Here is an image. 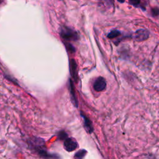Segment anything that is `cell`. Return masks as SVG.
<instances>
[{"instance_id":"30bf717a","label":"cell","mask_w":159,"mask_h":159,"mask_svg":"<svg viewBox=\"0 0 159 159\" xmlns=\"http://www.w3.org/2000/svg\"><path fill=\"white\" fill-rule=\"evenodd\" d=\"M151 12L153 16H159V8L154 7L151 9Z\"/></svg>"},{"instance_id":"52a82bcc","label":"cell","mask_w":159,"mask_h":159,"mask_svg":"<svg viewBox=\"0 0 159 159\" xmlns=\"http://www.w3.org/2000/svg\"><path fill=\"white\" fill-rule=\"evenodd\" d=\"M87 152L85 150H80L74 155V159H83L86 155Z\"/></svg>"},{"instance_id":"8fae6325","label":"cell","mask_w":159,"mask_h":159,"mask_svg":"<svg viewBox=\"0 0 159 159\" xmlns=\"http://www.w3.org/2000/svg\"><path fill=\"white\" fill-rule=\"evenodd\" d=\"M129 2L133 6H137L139 4L140 0H129Z\"/></svg>"},{"instance_id":"7c38bea8","label":"cell","mask_w":159,"mask_h":159,"mask_svg":"<svg viewBox=\"0 0 159 159\" xmlns=\"http://www.w3.org/2000/svg\"><path fill=\"white\" fill-rule=\"evenodd\" d=\"M66 48H67L69 51H70V52H75V48H74V47H73L72 45H71V44H69V43L66 44Z\"/></svg>"},{"instance_id":"277c9868","label":"cell","mask_w":159,"mask_h":159,"mask_svg":"<svg viewBox=\"0 0 159 159\" xmlns=\"http://www.w3.org/2000/svg\"><path fill=\"white\" fill-rule=\"evenodd\" d=\"M149 37V32L145 29H140L136 31L134 38L137 41H143L147 40Z\"/></svg>"},{"instance_id":"9c48e42d","label":"cell","mask_w":159,"mask_h":159,"mask_svg":"<svg viewBox=\"0 0 159 159\" xmlns=\"http://www.w3.org/2000/svg\"><path fill=\"white\" fill-rule=\"evenodd\" d=\"M70 91H71V96L73 98L72 100L73 101V102L75 104L76 106H77V104H76V98H75V91H74V88H73V84L71 83V81H70Z\"/></svg>"},{"instance_id":"8992f818","label":"cell","mask_w":159,"mask_h":159,"mask_svg":"<svg viewBox=\"0 0 159 159\" xmlns=\"http://www.w3.org/2000/svg\"><path fill=\"white\" fill-rule=\"evenodd\" d=\"M70 69H71V74L73 78L76 80L77 75V65L74 59H71L70 61Z\"/></svg>"},{"instance_id":"6da1fadb","label":"cell","mask_w":159,"mask_h":159,"mask_svg":"<svg viewBox=\"0 0 159 159\" xmlns=\"http://www.w3.org/2000/svg\"><path fill=\"white\" fill-rule=\"evenodd\" d=\"M61 37L66 40H77L78 39V34L74 30L67 27H62L60 30Z\"/></svg>"},{"instance_id":"5b68a950","label":"cell","mask_w":159,"mask_h":159,"mask_svg":"<svg viewBox=\"0 0 159 159\" xmlns=\"http://www.w3.org/2000/svg\"><path fill=\"white\" fill-rule=\"evenodd\" d=\"M81 117H83V119L84 120V126L86 130L88 131V132L91 133L93 130V126H92L91 120L86 116H84L82 112L81 113Z\"/></svg>"},{"instance_id":"5bb4252c","label":"cell","mask_w":159,"mask_h":159,"mask_svg":"<svg viewBox=\"0 0 159 159\" xmlns=\"http://www.w3.org/2000/svg\"><path fill=\"white\" fill-rule=\"evenodd\" d=\"M117 1H118L119 2H121V3H122V2H124L125 1V0H117Z\"/></svg>"},{"instance_id":"3957f363","label":"cell","mask_w":159,"mask_h":159,"mask_svg":"<svg viewBox=\"0 0 159 159\" xmlns=\"http://www.w3.org/2000/svg\"><path fill=\"white\" fill-rule=\"evenodd\" d=\"M106 86V81L105 79L102 77L99 76L94 81L93 84V88L95 91L99 92L103 91Z\"/></svg>"},{"instance_id":"7a4b0ae2","label":"cell","mask_w":159,"mask_h":159,"mask_svg":"<svg viewBox=\"0 0 159 159\" xmlns=\"http://www.w3.org/2000/svg\"><path fill=\"white\" fill-rule=\"evenodd\" d=\"M63 147L67 152H72L78 148V144L74 139L66 138L64 141Z\"/></svg>"},{"instance_id":"ba28073f","label":"cell","mask_w":159,"mask_h":159,"mask_svg":"<svg viewBox=\"0 0 159 159\" xmlns=\"http://www.w3.org/2000/svg\"><path fill=\"white\" fill-rule=\"evenodd\" d=\"M120 34V32L119 30H113L111 31L108 34L107 37L109 38V39H113V38H115V37L119 36Z\"/></svg>"},{"instance_id":"4fadbf2b","label":"cell","mask_w":159,"mask_h":159,"mask_svg":"<svg viewBox=\"0 0 159 159\" xmlns=\"http://www.w3.org/2000/svg\"><path fill=\"white\" fill-rule=\"evenodd\" d=\"M66 134L65 133V132H60V135H59V137L61 138V139H65V138H66Z\"/></svg>"}]
</instances>
